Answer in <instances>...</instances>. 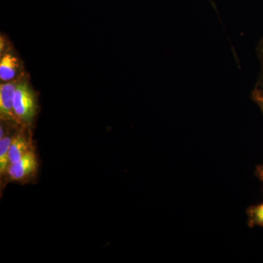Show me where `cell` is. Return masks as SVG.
I'll return each mask as SVG.
<instances>
[{"label": "cell", "instance_id": "cell-1", "mask_svg": "<svg viewBox=\"0 0 263 263\" xmlns=\"http://www.w3.org/2000/svg\"><path fill=\"white\" fill-rule=\"evenodd\" d=\"M37 95L25 78H22L15 89L13 110L18 124L32 127L37 114Z\"/></svg>", "mask_w": 263, "mask_h": 263}, {"label": "cell", "instance_id": "cell-2", "mask_svg": "<svg viewBox=\"0 0 263 263\" xmlns=\"http://www.w3.org/2000/svg\"><path fill=\"white\" fill-rule=\"evenodd\" d=\"M37 169V157L32 150L21 160L10 164L6 176L10 181L25 183L35 177Z\"/></svg>", "mask_w": 263, "mask_h": 263}, {"label": "cell", "instance_id": "cell-3", "mask_svg": "<svg viewBox=\"0 0 263 263\" xmlns=\"http://www.w3.org/2000/svg\"><path fill=\"white\" fill-rule=\"evenodd\" d=\"M22 77L9 82L2 83L0 85V117L2 122H17L14 110H13V99L15 89Z\"/></svg>", "mask_w": 263, "mask_h": 263}, {"label": "cell", "instance_id": "cell-4", "mask_svg": "<svg viewBox=\"0 0 263 263\" xmlns=\"http://www.w3.org/2000/svg\"><path fill=\"white\" fill-rule=\"evenodd\" d=\"M21 72L20 60L16 55L9 51L1 55L0 80L2 83L9 82L22 77Z\"/></svg>", "mask_w": 263, "mask_h": 263}, {"label": "cell", "instance_id": "cell-5", "mask_svg": "<svg viewBox=\"0 0 263 263\" xmlns=\"http://www.w3.org/2000/svg\"><path fill=\"white\" fill-rule=\"evenodd\" d=\"M32 150H33L32 142L27 136V133L24 131V129H22V131L15 134L14 138L10 144L9 150L10 164L14 163L21 160Z\"/></svg>", "mask_w": 263, "mask_h": 263}, {"label": "cell", "instance_id": "cell-6", "mask_svg": "<svg viewBox=\"0 0 263 263\" xmlns=\"http://www.w3.org/2000/svg\"><path fill=\"white\" fill-rule=\"evenodd\" d=\"M14 136H12L8 133L4 138L0 139V176H1V179L7 176L8 167L10 164V146Z\"/></svg>", "mask_w": 263, "mask_h": 263}, {"label": "cell", "instance_id": "cell-7", "mask_svg": "<svg viewBox=\"0 0 263 263\" xmlns=\"http://www.w3.org/2000/svg\"><path fill=\"white\" fill-rule=\"evenodd\" d=\"M247 215L249 228L263 227V202L249 206L247 210Z\"/></svg>", "mask_w": 263, "mask_h": 263}, {"label": "cell", "instance_id": "cell-8", "mask_svg": "<svg viewBox=\"0 0 263 263\" xmlns=\"http://www.w3.org/2000/svg\"><path fill=\"white\" fill-rule=\"evenodd\" d=\"M251 98L252 101L258 106L259 110L262 112L263 116V91L262 90L254 88L251 94ZM255 175L258 179L263 181V162L262 164L257 166L255 171Z\"/></svg>", "mask_w": 263, "mask_h": 263}, {"label": "cell", "instance_id": "cell-9", "mask_svg": "<svg viewBox=\"0 0 263 263\" xmlns=\"http://www.w3.org/2000/svg\"><path fill=\"white\" fill-rule=\"evenodd\" d=\"M256 51H257L259 64H260V70H259L258 78H257V82H256L254 88H257V89L263 91V37L259 41Z\"/></svg>", "mask_w": 263, "mask_h": 263}]
</instances>
